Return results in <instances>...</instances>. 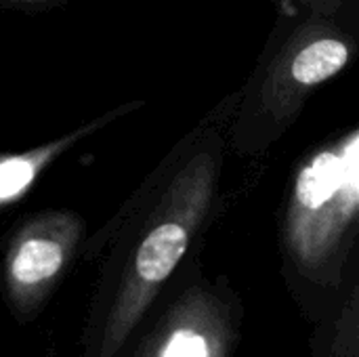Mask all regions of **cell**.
I'll list each match as a JSON object with an SVG mask.
<instances>
[{"label":"cell","instance_id":"9","mask_svg":"<svg viewBox=\"0 0 359 357\" xmlns=\"http://www.w3.org/2000/svg\"><path fill=\"white\" fill-rule=\"evenodd\" d=\"M57 0H0V6H15V8H27V6H44V4H53Z\"/></svg>","mask_w":359,"mask_h":357},{"label":"cell","instance_id":"4","mask_svg":"<svg viewBox=\"0 0 359 357\" xmlns=\"http://www.w3.org/2000/svg\"><path fill=\"white\" fill-rule=\"evenodd\" d=\"M242 324L244 305L231 282L187 265L162 311L120 357H236Z\"/></svg>","mask_w":359,"mask_h":357},{"label":"cell","instance_id":"5","mask_svg":"<svg viewBox=\"0 0 359 357\" xmlns=\"http://www.w3.org/2000/svg\"><path fill=\"white\" fill-rule=\"evenodd\" d=\"M84 236V219L65 208L27 215L11 229L2 248L0 288L19 326L32 324L44 311L80 255Z\"/></svg>","mask_w":359,"mask_h":357},{"label":"cell","instance_id":"8","mask_svg":"<svg viewBox=\"0 0 359 357\" xmlns=\"http://www.w3.org/2000/svg\"><path fill=\"white\" fill-rule=\"evenodd\" d=\"M280 2H292L294 6L307 8V11H341L358 0H280Z\"/></svg>","mask_w":359,"mask_h":357},{"label":"cell","instance_id":"3","mask_svg":"<svg viewBox=\"0 0 359 357\" xmlns=\"http://www.w3.org/2000/svg\"><path fill=\"white\" fill-rule=\"evenodd\" d=\"M358 2L341 11H307L282 19L257 67L238 88L229 147L261 156L297 122L309 97L339 76L358 48Z\"/></svg>","mask_w":359,"mask_h":357},{"label":"cell","instance_id":"1","mask_svg":"<svg viewBox=\"0 0 359 357\" xmlns=\"http://www.w3.org/2000/svg\"><path fill=\"white\" fill-rule=\"evenodd\" d=\"M238 95L229 93L206 114L82 246L84 259L105 252L82 335V357H120L126 351L208 227L219 202Z\"/></svg>","mask_w":359,"mask_h":357},{"label":"cell","instance_id":"7","mask_svg":"<svg viewBox=\"0 0 359 357\" xmlns=\"http://www.w3.org/2000/svg\"><path fill=\"white\" fill-rule=\"evenodd\" d=\"M313 326L311 357H359V282L334 311Z\"/></svg>","mask_w":359,"mask_h":357},{"label":"cell","instance_id":"2","mask_svg":"<svg viewBox=\"0 0 359 357\" xmlns=\"http://www.w3.org/2000/svg\"><path fill=\"white\" fill-rule=\"evenodd\" d=\"M284 276L307 320L334 311L359 282V128L313 149L297 168L280 229Z\"/></svg>","mask_w":359,"mask_h":357},{"label":"cell","instance_id":"6","mask_svg":"<svg viewBox=\"0 0 359 357\" xmlns=\"http://www.w3.org/2000/svg\"><path fill=\"white\" fill-rule=\"evenodd\" d=\"M143 103L145 101L122 103V105L105 112L103 116L93 118L88 122H84L82 126H78L48 143H42L38 147L17 151V154H0V210L17 204L36 185V181L44 175V170L53 162H57L63 154H67L76 143L95 135L97 130L105 128L107 124L120 120L122 116L143 107Z\"/></svg>","mask_w":359,"mask_h":357}]
</instances>
